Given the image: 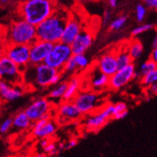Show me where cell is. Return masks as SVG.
Masks as SVG:
<instances>
[{"mask_svg":"<svg viewBox=\"0 0 157 157\" xmlns=\"http://www.w3.org/2000/svg\"><path fill=\"white\" fill-rule=\"evenodd\" d=\"M97 67L102 72L111 77L118 71L116 53L113 52L103 54L98 60Z\"/></svg>","mask_w":157,"mask_h":157,"instance_id":"16","label":"cell"},{"mask_svg":"<svg viewBox=\"0 0 157 157\" xmlns=\"http://www.w3.org/2000/svg\"><path fill=\"white\" fill-rule=\"evenodd\" d=\"M57 126L51 119H40L33 122L31 126L32 135L36 138H50L56 132Z\"/></svg>","mask_w":157,"mask_h":157,"instance_id":"14","label":"cell"},{"mask_svg":"<svg viewBox=\"0 0 157 157\" xmlns=\"http://www.w3.org/2000/svg\"><path fill=\"white\" fill-rule=\"evenodd\" d=\"M103 97L96 91L78 92L72 101L82 115H89L104 107Z\"/></svg>","mask_w":157,"mask_h":157,"instance_id":"5","label":"cell"},{"mask_svg":"<svg viewBox=\"0 0 157 157\" xmlns=\"http://www.w3.org/2000/svg\"><path fill=\"white\" fill-rule=\"evenodd\" d=\"M136 67L133 63L128 65L123 69L118 70L110 77L109 88L112 90H119L128 84L132 78H135Z\"/></svg>","mask_w":157,"mask_h":157,"instance_id":"11","label":"cell"},{"mask_svg":"<svg viewBox=\"0 0 157 157\" xmlns=\"http://www.w3.org/2000/svg\"><path fill=\"white\" fill-rule=\"evenodd\" d=\"M93 35L87 30H82L75 39L71 48L73 55L84 54L93 43Z\"/></svg>","mask_w":157,"mask_h":157,"instance_id":"15","label":"cell"},{"mask_svg":"<svg viewBox=\"0 0 157 157\" xmlns=\"http://www.w3.org/2000/svg\"><path fill=\"white\" fill-rule=\"evenodd\" d=\"M18 10L22 19L36 27L54 14L56 8L51 0H24Z\"/></svg>","mask_w":157,"mask_h":157,"instance_id":"1","label":"cell"},{"mask_svg":"<svg viewBox=\"0 0 157 157\" xmlns=\"http://www.w3.org/2000/svg\"><path fill=\"white\" fill-rule=\"evenodd\" d=\"M68 19L67 15L59 14L56 10L54 14L36 26L37 39L52 44L60 42Z\"/></svg>","mask_w":157,"mask_h":157,"instance_id":"2","label":"cell"},{"mask_svg":"<svg viewBox=\"0 0 157 157\" xmlns=\"http://www.w3.org/2000/svg\"><path fill=\"white\" fill-rule=\"evenodd\" d=\"M128 49L132 59L136 60L140 58V56H142L144 47L138 39H134L130 43L129 46L128 47Z\"/></svg>","mask_w":157,"mask_h":157,"instance_id":"24","label":"cell"},{"mask_svg":"<svg viewBox=\"0 0 157 157\" xmlns=\"http://www.w3.org/2000/svg\"><path fill=\"white\" fill-rule=\"evenodd\" d=\"M50 142H51V140H49V138L41 139V140L39 141V146H40V147L44 150V149L48 146V144H49Z\"/></svg>","mask_w":157,"mask_h":157,"instance_id":"38","label":"cell"},{"mask_svg":"<svg viewBox=\"0 0 157 157\" xmlns=\"http://www.w3.org/2000/svg\"><path fill=\"white\" fill-rule=\"evenodd\" d=\"M77 145V140L75 139H71L67 142V144H66V149H70L72 148V147H75Z\"/></svg>","mask_w":157,"mask_h":157,"instance_id":"39","label":"cell"},{"mask_svg":"<svg viewBox=\"0 0 157 157\" xmlns=\"http://www.w3.org/2000/svg\"><path fill=\"white\" fill-rule=\"evenodd\" d=\"M116 113V106L108 104L100 110L89 114L85 120V127L90 131L99 130V128L108 124L110 120L113 119Z\"/></svg>","mask_w":157,"mask_h":157,"instance_id":"8","label":"cell"},{"mask_svg":"<svg viewBox=\"0 0 157 157\" xmlns=\"http://www.w3.org/2000/svg\"><path fill=\"white\" fill-rule=\"evenodd\" d=\"M2 55L18 65L23 71L30 64V46L24 44H6L2 50Z\"/></svg>","mask_w":157,"mask_h":157,"instance_id":"9","label":"cell"},{"mask_svg":"<svg viewBox=\"0 0 157 157\" xmlns=\"http://www.w3.org/2000/svg\"><path fill=\"white\" fill-rule=\"evenodd\" d=\"M115 106H116V112H117V113L118 112H124V111H127V110H128L127 104L125 103H124V102H120V103H117L116 104H115Z\"/></svg>","mask_w":157,"mask_h":157,"instance_id":"36","label":"cell"},{"mask_svg":"<svg viewBox=\"0 0 157 157\" xmlns=\"http://www.w3.org/2000/svg\"><path fill=\"white\" fill-rule=\"evenodd\" d=\"M110 77L99 70V67L91 71L90 77V85L93 91H100L109 87Z\"/></svg>","mask_w":157,"mask_h":157,"instance_id":"19","label":"cell"},{"mask_svg":"<svg viewBox=\"0 0 157 157\" xmlns=\"http://www.w3.org/2000/svg\"><path fill=\"white\" fill-rule=\"evenodd\" d=\"M0 78L10 84H22L23 72L15 63L5 55H2L0 58Z\"/></svg>","mask_w":157,"mask_h":157,"instance_id":"7","label":"cell"},{"mask_svg":"<svg viewBox=\"0 0 157 157\" xmlns=\"http://www.w3.org/2000/svg\"><path fill=\"white\" fill-rule=\"evenodd\" d=\"M68 82H62L56 85L49 92L48 97L50 99H63V96L67 88Z\"/></svg>","mask_w":157,"mask_h":157,"instance_id":"23","label":"cell"},{"mask_svg":"<svg viewBox=\"0 0 157 157\" xmlns=\"http://www.w3.org/2000/svg\"><path fill=\"white\" fill-rule=\"evenodd\" d=\"M10 0H1V2L2 3H6V2H8Z\"/></svg>","mask_w":157,"mask_h":157,"instance_id":"44","label":"cell"},{"mask_svg":"<svg viewBox=\"0 0 157 157\" xmlns=\"http://www.w3.org/2000/svg\"><path fill=\"white\" fill-rule=\"evenodd\" d=\"M57 116L59 122L60 124H65L78 120L83 115L72 100H63V102L59 105L57 109Z\"/></svg>","mask_w":157,"mask_h":157,"instance_id":"12","label":"cell"},{"mask_svg":"<svg viewBox=\"0 0 157 157\" xmlns=\"http://www.w3.org/2000/svg\"><path fill=\"white\" fill-rule=\"evenodd\" d=\"M127 19L128 17L126 15H122L116 18V19H114L112 23H110L109 28L112 31H119L124 26V24L126 23Z\"/></svg>","mask_w":157,"mask_h":157,"instance_id":"27","label":"cell"},{"mask_svg":"<svg viewBox=\"0 0 157 157\" xmlns=\"http://www.w3.org/2000/svg\"><path fill=\"white\" fill-rule=\"evenodd\" d=\"M4 37L6 44L31 46L37 40L36 27L23 19L14 21L6 28Z\"/></svg>","mask_w":157,"mask_h":157,"instance_id":"3","label":"cell"},{"mask_svg":"<svg viewBox=\"0 0 157 157\" xmlns=\"http://www.w3.org/2000/svg\"><path fill=\"white\" fill-rule=\"evenodd\" d=\"M153 27H154V26H153V24H151V23H146V24L140 25V26H138V27H136L132 30V35L133 36H136V35H140V34L146 32V31H149V30H151Z\"/></svg>","mask_w":157,"mask_h":157,"instance_id":"30","label":"cell"},{"mask_svg":"<svg viewBox=\"0 0 157 157\" xmlns=\"http://www.w3.org/2000/svg\"><path fill=\"white\" fill-rule=\"evenodd\" d=\"M64 149H66V144L64 143H60L58 146V150L62 151V150H64Z\"/></svg>","mask_w":157,"mask_h":157,"instance_id":"42","label":"cell"},{"mask_svg":"<svg viewBox=\"0 0 157 157\" xmlns=\"http://www.w3.org/2000/svg\"><path fill=\"white\" fill-rule=\"evenodd\" d=\"M146 91L149 95H157V83H153L146 87Z\"/></svg>","mask_w":157,"mask_h":157,"instance_id":"35","label":"cell"},{"mask_svg":"<svg viewBox=\"0 0 157 157\" xmlns=\"http://www.w3.org/2000/svg\"><path fill=\"white\" fill-rule=\"evenodd\" d=\"M157 47V35L154 38L152 41V48H155Z\"/></svg>","mask_w":157,"mask_h":157,"instance_id":"43","label":"cell"},{"mask_svg":"<svg viewBox=\"0 0 157 157\" xmlns=\"http://www.w3.org/2000/svg\"><path fill=\"white\" fill-rule=\"evenodd\" d=\"M157 64L153 60H151L150 59L147 60L146 62H144L141 65L140 68L138 72L135 73V78L137 77L139 78H141L142 77L144 76V75H146L151 72V71H152L153 70H155Z\"/></svg>","mask_w":157,"mask_h":157,"instance_id":"25","label":"cell"},{"mask_svg":"<svg viewBox=\"0 0 157 157\" xmlns=\"http://www.w3.org/2000/svg\"><path fill=\"white\" fill-rule=\"evenodd\" d=\"M54 44L37 39L30 46V64L37 65L44 63L52 52Z\"/></svg>","mask_w":157,"mask_h":157,"instance_id":"10","label":"cell"},{"mask_svg":"<svg viewBox=\"0 0 157 157\" xmlns=\"http://www.w3.org/2000/svg\"><path fill=\"white\" fill-rule=\"evenodd\" d=\"M145 6L151 10H157V0H144Z\"/></svg>","mask_w":157,"mask_h":157,"instance_id":"33","label":"cell"},{"mask_svg":"<svg viewBox=\"0 0 157 157\" xmlns=\"http://www.w3.org/2000/svg\"><path fill=\"white\" fill-rule=\"evenodd\" d=\"M118 2H119V0H108V3H109L110 6L112 7V8H115V7L117 6Z\"/></svg>","mask_w":157,"mask_h":157,"instance_id":"41","label":"cell"},{"mask_svg":"<svg viewBox=\"0 0 157 157\" xmlns=\"http://www.w3.org/2000/svg\"><path fill=\"white\" fill-rule=\"evenodd\" d=\"M111 15H112V13H111V11L109 10H106L104 11L103 16V26H106V25H108L110 23V21H111Z\"/></svg>","mask_w":157,"mask_h":157,"instance_id":"34","label":"cell"},{"mask_svg":"<svg viewBox=\"0 0 157 157\" xmlns=\"http://www.w3.org/2000/svg\"><path fill=\"white\" fill-rule=\"evenodd\" d=\"M78 69H86L89 66V59L84 54L73 55Z\"/></svg>","mask_w":157,"mask_h":157,"instance_id":"28","label":"cell"},{"mask_svg":"<svg viewBox=\"0 0 157 157\" xmlns=\"http://www.w3.org/2000/svg\"><path fill=\"white\" fill-rule=\"evenodd\" d=\"M128 110H127V111H124V112H118L116 115H115L113 119L114 120H121V119H124V118L126 117V116H128Z\"/></svg>","mask_w":157,"mask_h":157,"instance_id":"37","label":"cell"},{"mask_svg":"<svg viewBox=\"0 0 157 157\" xmlns=\"http://www.w3.org/2000/svg\"><path fill=\"white\" fill-rule=\"evenodd\" d=\"M81 31L82 27L79 22L75 18H69L65 25L61 41L71 45Z\"/></svg>","mask_w":157,"mask_h":157,"instance_id":"18","label":"cell"},{"mask_svg":"<svg viewBox=\"0 0 157 157\" xmlns=\"http://www.w3.org/2000/svg\"><path fill=\"white\" fill-rule=\"evenodd\" d=\"M72 56L73 53L70 44L60 41L54 44V47L46 58L44 63L62 71L65 64Z\"/></svg>","mask_w":157,"mask_h":157,"instance_id":"6","label":"cell"},{"mask_svg":"<svg viewBox=\"0 0 157 157\" xmlns=\"http://www.w3.org/2000/svg\"><path fill=\"white\" fill-rule=\"evenodd\" d=\"M52 104L49 99L40 98L34 100L26 108L25 112L29 116L31 121L35 122L36 120H40L45 114L51 112L52 108Z\"/></svg>","mask_w":157,"mask_h":157,"instance_id":"13","label":"cell"},{"mask_svg":"<svg viewBox=\"0 0 157 157\" xmlns=\"http://www.w3.org/2000/svg\"><path fill=\"white\" fill-rule=\"evenodd\" d=\"M140 81L141 83L146 87L153 83H157V67L155 70H153L152 71L142 77L140 78Z\"/></svg>","mask_w":157,"mask_h":157,"instance_id":"26","label":"cell"},{"mask_svg":"<svg viewBox=\"0 0 157 157\" xmlns=\"http://www.w3.org/2000/svg\"><path fill=\"white\" fill-rule=\"evenodd\" d=\"M147 14V6L143 4H138L136 8V16L138 22H142Z\"/></svg>","mask_w":157,"mask_h":157,"instance_id":"31","label":"cell"},{"mask_svg":"<svg viewBox=\"0 0 157 157\" xmlns=\"http://www.w3.org/2000/svg\"><path fill=\"white\" fill-rule=\"evenodd\" d=\"M51 1H52V2H56V0H51Z\"/></svg>","mask_w":157,"mask_h":157,"instance_id":"45","label":"cell"},{"mask_svg":"<svg viewBox=\"0 0 157 157\" xmlns=\"http://www.w3.org/2000/svg\"><path fill=\"white\" fill-rule=\"evenodd\" d=\"M60 71L46 63L29 64L23 71V82L35 87L44 88L52 86L53 78Z\"/></svg>","mask_w":157,"mask_h":157,"instance_id":"4","label":"cell"},{"mask_svg":"<svg viewBox=\"0 0 157 157\" xmlns=\"http://www.w3.org/2000/svg\"><path fill=\"white\" fill-rule=\"evenodd\" d=\"M33 122L24 112H19L13 118V127L19 130H26L31 128Z\"/></svg>","mask_w":157,"mask_h":157,"instance_id":"20","label":"cell"},{"mask_svg":"<svg viewBox=\"0 0 157 157\" xmlns=\"http://www.w3.org/2000/svg\"><path fill=\"white\" fill-rule=\"evenodd\" d=\"M116 59H117L118 70L123 69L128 67V65L132 63L134 60L129 54L128 49H123L116 53Z\"/></svg>","mask_w":157,"mask_h":157,"instance_id":"22","label":"cell"},{"mask_svg":"<svg viewBox=\"0 0 157 157\" xmlns=\"http://www.w3.org/2000/svg\"><path fill=\"white\" fill-rule=\"evenodd\" d=\"M13 127V119H6L1 124L0 126V132L2 134H5L10 129V128Z\"/></svg>","mask_w":157,"mask_h":157,"instance_id":"32","label":"cell"},{"mask_svg":"<svg viewBox=\"0 0 157 157\" xmlns=\"http://www.w3.org/2000/svg\"><path fill=\"white\" fill-rule=\"evenodd\" d=\"M75 1H80V0H75Z\"/></svg>","mask_w":157,"mask_h":157,"instance_id":"46","label":"cell"},{"mask_svg":"<svg viewBox=\"0 0 157 157\" xmlns=\"http://www.w3.org/2000/svg\"><path fill=\"white\" fill-rule=\"evenodd\" d=\"M78 69V66H77L76 61L75 59L74 56H71L70 59H68V61L67 62V63L65 64L63 69L62 72H67V73H72L74 71Z\"/></svg>","mask_w":157,"mask_h":157,"instance_id":"29","label":"cell"},{"mask_svg":"<svg viewBox=\"0 0 157 157\" xmlns=\"http://www.w3.org/2000/svg\"><path fill=\"white\" fill-rule=\"evenodd\" d=\"M80 86V79L78 77H73L68 82L67 88L63 96V99L65 101L73 100L77 94L78 93V88Z\"/></svg>","mask_w":157,"mask_h":157,"instance_id":"21","label":"cell"},{"mask_svg":"<svg viewBox=\"0 0 157 157\" xmlns=\"http://www.w3.org/2000/svg\"><path fill=\"white\" fill-rule=\"evenodd\" d=\"M150 59L151 60H153L157 64V47L155 48H153L152 52H151V56H150Z\"/></svg>","mask_w":157,"mask_h":157,"instance_id":"40","label":"cell"},{"mask_svg":"<svg viewBox=\"0 0 157 157\" xmlns=\"http://www.w3.org/2000/svg\"><path fill=\"white\" fill-rule=\"evenodd\" d=\"M21 84H10L6 81L0 82V95L2 100L6 102L14 101L19 99L23 94V89Z\"/></svg>","mask_w":157,"mask_h":157,"instance_id":"17","label":"cell"}]
</instances>
